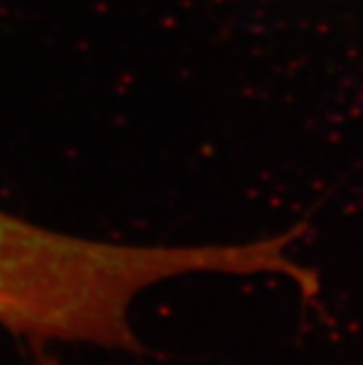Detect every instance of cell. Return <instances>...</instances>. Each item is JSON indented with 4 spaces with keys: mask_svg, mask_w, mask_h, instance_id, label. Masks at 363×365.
<instances>
[{
    "mask_svg": "<svg viewBox=\"0 0 363 365\" xmlns=\"http://www.w3.org/2000/svg\"><path fill=\"white\" fill-rule=\"evenodd\" d=\"M40 365H53V363H51V361H42Z\"/></svg>",
    "mask_w": 363,
    "mask_h": 365,
    "instance_id": "6da1fadb",
    "label": "cell"
}]
</instances>
